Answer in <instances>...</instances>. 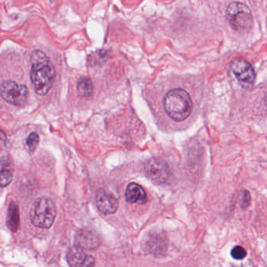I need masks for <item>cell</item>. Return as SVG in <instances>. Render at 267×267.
<instances>
[{
    "label": "cell",
    "instance_id": "cell-7",
    "mask_svg": "<svg viewBox=\"0 0 267 267\" xmlns=\"http://www.w3.org/2000/svg\"><path fill=\"white\" fill-rule=\"evenodd\" d=\"M144 172L156 184H162L170 176L168 164L158 158H150L146 161L144 164Z\"/></svg>",
    "mask_w": 267,
    "mask_h": 267
},
{
    "label": "cell",
    "instance_id": "cell-18",
    "mask_svg": "<svg viewBox=\"0 0 267 267\" xmlns=\"http://www.w3.org/2000/svg\"><path fill=\"white\" fill-rule=\"evenodd\" d=\"M251 202V195L248 190H244L242 194V200H240V207L243 210H246Z\"/></svg>",
    "mask_w": 267,
    "mask_h": 267
},
{
    "label": "cell",
    "instance_id": "cell-8",
    "mask_svg": "<svg viewBox=\"0 0 267 267\" xmlns=\"http://www.w3.org/2000/svg\"><path fill=\"white\" fill-rule=\"evenodd\" d=\"M145 248L150 254L158 256L167 250V240L164 235L159 233H150L144 240Z\"/></svg>",
    "mask_w": 267,
    "mask_h": 267
},
{
    "label": "cell",
    "instance_id": "cell-19",
    "mask_svg": "<svg viewBox=\"0 0 267 267\" xmlns=\"http://www.w3.org/2000/svg\"><path fill=\"white\" fill-rule=\"evenodd\" d=\"M266 26H267V19H266Z\"/></svg>",
    "mask_w": 267,
    "mask_h": 267
},
{
    "label": "cell",
    "instance_id": "cell-2",
    "mask_svg": "<svg viewBox=\"0 0 267 267\" xmlns=\"http://www.w3.org/2000/svg\"><path fill=\"white\" fill-rule=\"evenodd\" d=\"M163 108L171 120L182 122L192 114L193 102L188 91L182 88H172L164 95Z\"/></svg>",
    "mask_w": 267,
    "mask_h": 267
},
{
    "label": "cell",
    "instance_id": "cell-6",
    "mask_svg": "<svg viewBox=\"0 0 267 267\" xmlns=\"http://www.w3.org/2000/svg\"><path fill=\"white\" fill-rule=\"evenodd\" d=\"M230 70L244 88H251L254 85L256 73L251 64L244 58H235L230 63Z\"/></svg>",
    "mask_w": 267,
    "mask_h": 267
},
{
    "label": "cell",
    "instance_id": "cell-13",
    "mask_svg": "<svg viewBox=\"0 0 267 267\" xmlns=\"http://www.w3.org/2000/svg\"><path fill=\"white\" fill-rule=\"evenodd\" d=\"M14 168L9 158L2 157L1 159V186L5 188L13 180Z\"/></svg>",
    "mask_w": 267,
    "mask_h": 267
},
{
    "label": "cell",
    "instance_id": "cell-4",
    "mask_svg": "<svg viewBox=\"0 0 267 267\" xmlns=\"http://www.w3.org/2000/svg\"><path fill=\"white\" fill-rule=\"evenodd\" d=\"M226 18L230 26L236 32H244L251 28L253 16L251 10L244 4L231 2L226 10Z\"/></svg>",
    "mask_w": 267,
    "mask_h": 267
},
{
    "label": "cell",
    "instance_id": "cell-1",
    "mask_svg": "<svg viewBox=\"0 0 267 267\" xmlns=\"http://www.w3.org/2000/svg\"><path fill=\"white\" fill-rule=\"evenodd\" d=\"M31 62L30 77L34 92L44 96L52 88L56 77V70L49 58L40 50L33 51Z\"/></svg>",
    "mask_w": 267,
    "mask_h": 267
},
{
    "label": "cell",
    "instance_id": "cell-10",
    "mask_svg": "<svg viewBox=\"0 0 267 267\" xmlns=\"http://www.w3.org/2000/svg\"><path fill=\"white\" fill-rule=\"evenodd\" d=\"M74 240L76 246L88 250L96 249L100 244L98 235L92 231L86 229L80 230L77 232Z\"/></svg>",
    "mask_w": 267,
    "mask_h": 267
},
{
    "label": "cell",
    "instance_id": "cell-12",
    "mask_svg": "<svg viewBox=\"0 0 267 267\" xmlns=\"http://www.w3.org/2000/svg\"><path fill=\"white\" fill-rule=\"evenodd\" d=\"M87 256L82 248L74 246L68 251V262L72 267H82Z\"/></svg>",
    "mask_w": 267,
    "mask_h": 267
},
{
    "label": "cell",
    "instance_id": "cell-9",
    "mask_svg": "<svg viewBox=\"0 0 267 267\" xmlns=\"http://www.w3.org/2000/svg\"><path fill=\"white\" fill-rule=\"evenodd\" d=\"M96 206L98 210L105 215L113 214L118 208V200L114 195L108 193L104 190H100L96 194Z\"/></svg>",
    "mask_w": 267,
    "mask_h": 267
},
{
    "label": "cell",
    "instance_id": "cell-14",
    "mask_svg": "<svg viewBox=\"0 0 267 267\" xmlns=\"http://www.w3.org/2000/svg\"><path fill=\"white\" fill-rule=\"evenodd\" d=\"M19 222H20V217H19L18 207L12 202L8 208L6 225L12 232H16L19 228Z\"/></svg>",
    "mask_w": 267,
    "mask_h": 267
},
{
    "label": "cell",
    "instance_id": "cell-5",
    "mask_svg": "<svg viewBox=\"0 0 267 267\" xmlns=\"http://www.w3.org/2000/svg\"><path fill=\"white\" fill-rule=\"evenodd\" d=\"M1 95L8 103L23 106L27 103L28 90L26 86L16 82L4 81L1 86Z\"/></svg>",
    "mask_w": 267,
    "mask_h": 267
},
{
    "label": "cell",
    "instance_id": "cell-17",
    "mask_svg": "<svg viewBox=\"0 0 267 267\" xmlns=\"http://www.w3.org/2000/svg\"><path fill=\"white\" fill-rule=\"evenodd\" d=\"M231 256L236 260H242L247 256L246 249L242 246H236L231 251Z\"/></svg>",
    "mask_w": 267,
    "mask_h": 267
},
{
    "label": "cell",
    "instance_id": "cell-15",
    "mask_svg": "<svg viewBox=\"0 0 267 267\" xmlns=\"http://www.w3.org/2000/svg\"><path fill=\"white\" fill-rule=\"evenodd\" d=\"M77 91L78 95L82 98H88L92 96L94 92V85L90 78L86 76L82 77L77 84Z\"/></svg>",
    "mask_w": 267,
    "mask_h": 267
},
{
    "label": "cell",
    "instance_id": "cell-16",
    "mask_svg": "<svg viewBox=\"0 0 267 267\" xmlns=\"http://www.w3.org/2000/svg\"><path fill=\"white\" fill-rule=\"evenodd\" d=\"M38 142H40V138H38V134L36 132H32L29 134L28 136L27 140H26V145L30 152H34L36 148L38 146Z\"/></svg>",
    "mask_w": 267,
    "mask_h": 267
},
{
    "label": "cell",
    "instance_id": "cell-3",
    "mask_svg": "<svg viewBox=\"0 0 267 267\" xmlns=\"http://www.w3.org/2000/svg\"><path fill=\"white\" fill-rule=\"evenodd\" d=\"M56 208L54 202L49 198L37 199L30 211V220L34 226L50 228L54 222Z\"/></svg>",
    "mask_w": 267,
    "mask_h": 267
},
{
    "label": "cell",
    "instance_id": "cell-11",
    "mask_svg": "<svg viewBox=\"0 0 267 267\" xmlns=\"http://www.w3.org/2000/svg\"><path fill=\"white\" fill-rule=\"evenodd\" d=\"M126 199L132 204H144L146 202V194L140 185L131 182L126 190Z\"/></svg>",
    "mask_w": 267,
    "mask_h": 267
}]
</instances>
